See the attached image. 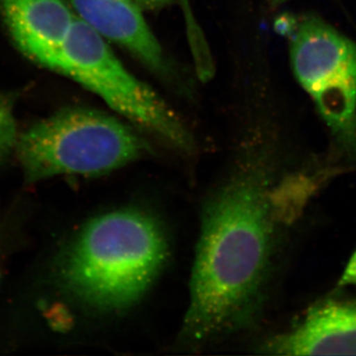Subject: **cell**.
Listing matches in <instances>:
<instances>
[{
	"label": "cell",
	"instance_id": "cell-1",
	"mask_svg": "<svg viewBox=\"0 0 356 356\" xmlns=\"http://www.w3.org/2000/svg\"><path fill=\"white\" fill-rule=\"evenodd\" d=\"M261 151L243 161L204 209L182 327L188 343L243 329L261 306L280 208Z\"/></svg>",
	"mask_w": 356,
	"mask_h": 356
},
{
	"label": "cell",
	"instance_id": "cell-2",
	"mask_svg": "<svg viewBox=\"0 0 356 356\" xmlns=\"http://www.w3.org/2000/svg\"><path fill=\"white\" fill-rule=\"evenodd\" d=\"M165 231L132 208L93 218L58 262V283L74 301L99 313L126 310L145 294L166 261Z\"/></svg>",
	"mask_w": 356,
	"mask_h": 356
},
{
	"label": "cell",
	"instance_id": "cell-3",
	"mask_svg": "<svg viewBox=\"0 0 356 356\" xmlns=\"http://www.w3.org/2000/svg\"><path fill=\"white\" fill-rule=\"evenodd\" d=\"M15 149L26 181L58 175H97L142 158L146 140L103 112L72 107L18 136Z\"/></svg>",
	"mask_w": 356,
	"mask_h": 356
},
{
	"label": "cell",
	"instance_id": "cell-4",
	"mask_svg": "<svg viewBox=\"0 0 356 356\" xmlns=\"http://www.w3.org/2000/svg\"><path fill=\"white\" fill-rule=\"evenodd\" d=\"M289 24L293 74L334 147L356 159V42L317 14L293 17Z\"/></svg>",
	"mask_w": 356,
	"mask_h": 356
},
{
	"label": "cell",
	"instance_id": "cell-5",
	"mask_svg": "<svg viewBox=\"0 0 356 356\" xmlns=\"http://www.w3.org/2000/svg\"><path fill=\"white\" fill-rule=\"evenodd\" d=\"M56 72L92 91L133 125L170 146L186 153L194 149L191 134L170 105L126 70L106 40L76 15Z\"/></svg>",
	"mask_w": 356,
	"mask_h": 356
},
{
	"label": "cell",
	"instance_id": "cell-6",
	"mask_svg": "<svg viewBox=\"0 0 356 356\" xmlns=\"http://www.w3.org/2000/svg\"><path fill=\"white\" fill-rule=\"evenodd\" d=\"M266 350L277 355H356V299L318 302Z\"/></svg>",
	"mask_w": 356,
	"mask_h": 356
},
{
	"label": "cell",
	"instance_id": "cell-7",
	"mask_svg": "<svg viewBox=\"0 0 356 356\" xmlns=\"http://www.w3.org/2000/svg\"><path fill=\"white\" fill-rule=\"evenodd\" d=\"M0 13L25 56L56 70L76 14L64 0H0Z\"/></svg>",
	"mask_w": 356,
	"mask_h": 356
},
{
	"label": "cell",
	"instance_id": "cell-8",
	"mask_svg": "<svg viewBox=\"0 0 356 356\" xmlns=\"http://www.w3.org/2000/svg\"><path fill=\"white\" fill-rule=\"evenodd\" d=\"M76 17L102 38L130 51L159 76H170V64L143 10L134 0H70Z\"/></svg>",
	"mask_w": 356,
	"mask_h": 356
},
{
	"label": "cell",
	"instance_id": "cell-9",
	"mask_svg": "<svg viewBox=\"0 0 356 356\" xmlns=\"http://www.w3.org/2000/svg\"><path fill=\"white\" fill-rule=\"evenodd\" d=\"M17 138L13 105L8 98L0 95V161L15 149Z\"/></svg>",
	"mask_w": 356,
	"mask_h": 356
},
{
	"label": "cell",
	"instance_id": "cell-10",
	"mask_svg": "<svg viewBox=\"0 0 356 356\" xmlns=\"http://www.w3.org/2000/svg\"><path fill=\"white\" fill-rule=\"evenodd\" d=\"M348 286L356 287V252L350 257V261L346 264V268L337 282L339 288Z\"/></svg>",
	"mask_w": 356,
	"mask_h": 356
},
{
	"label": "cell",
	"instance_id": "cell-11",
	"mask_svg": "<svg viewBox=\"0 0 356 356\" xmlns=\"http://www.w3.org/2000/svg\"><path fill=\"white\" fill-rule=\"evenodd\" d=\"M143 11L159 10L166 6H172L177 0H134Z\"/></svg>",
	"mask_w": 356,
	"mask_h": 356
},
{
	"label": "cell",
	"instance_id": "cell-12",
	"mask_svg": "<svg viewBox=\"0 0 356 356\" xmlns=\"http://www.w3.org/2000/svg\"><path fill=\"white\" fill-rule=\"evenodd\" d=\"M271 1H273L274 4H281L289 1V0H271Z\"/></svg>",
	"mask_w": 356,
	"mask_h": 356
}]
</instances>
